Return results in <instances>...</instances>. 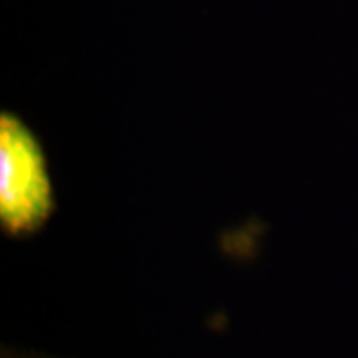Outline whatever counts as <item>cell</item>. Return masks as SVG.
<instances>
[{
  "instance_id": "obj_1",
  "label": "cell",
  "mask_w": 358,
  "mask_h": 358,
  "mask_svg": "<svg viewBox=\"0 0 358 358\" xmlns=\"http://www.w3.org/2000/svg\"><path fill=\"white\" fill-rule=\"evenodd\" d=\"M55 209L48 161L38 136L13 111L0 113V221L7 234L30 236Z\"/></svg>"
},
{
  "instance_id": "obj_2",
  "label": "cell",
  "mask_w": 358,
  "mask_h": 358,
  "mask_svg": "<svg viewBox=\"0 0 358 358\" xmlns=\"http://www.w3.org/2000/svg\"><path fill=\"white\" fill-rule=\"evenodd\" d=\"M2 358H52V357L38 355V353H27V352L2 350Z\"/></svg>"
}]
</instances>
